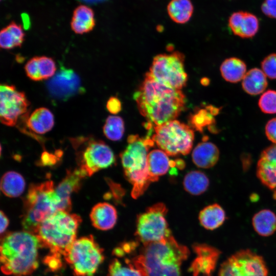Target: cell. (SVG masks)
I'll return each mask as SVG.
<instances>
[{
  "instance_id": "obj_22",
  "label": "cell",
  "mask_w": 276,
  "mask_h": 276,
  "mask_svg": "<svg viewBox=\"0 0 276 276\" xmlns=\"http://www.w3.org/2000/svg\"><path fill=\"white\" fill-rule=\"evenodd\" d=\"M95 25V14L91 8L85 5H80L74 10L71 27L76 34L88 33L93 30Z\"/></svg>"
},
{
  "instance_id": "obj_9",
  "label": "cell",
  "mask_w": 276,
  "mask_h": 276,
  "mask_svg": "<svg viewBox=\"0 0 276 276\" xmlns=\"http://www.w3.org/2000/svg\"><path fill=\"white\" fill-rule=\"evenodd\" d=\"M184 55L178 51L161 54L153 58L149 73L157 81L181 90L188 81Z\"/></svg>"
},
{
  "instance_id": "obj_40",
  "label": "cell",
  "mask_w": 276,
  "mask_h": 276,
  "mask_svg": "<svg viewBox=\"0 0 276 276\" xmlns=\"http://www.w3.org/2000/svg\"><path fill=\"white\" fill-rule=\"evenodd\" d=\"M265 130L267 139L276 144V118L271 119L267 123Z\"/></svg>"
},
{
  "instance_id": "obj_31",
  "label": "cell",
  "mask_w": 276,
  "mask_h": 276,
  "mask_svg": "<svg viewBox=\"0 0 276 276\" xmlns=\"http://www.w3.org/2000/svg\"><path fill=\"white\" fill-rule=\"evenodd\" d=\"M193 9L190 0H172L167 6L170 17L178 24L188 22L192 15Z\"/></svg>"
},
{
  "instance_id": "obj_46",
  "label": "cell",
  "mask_w": 276,
  "mask_h": 276,
  "mask_svg": "<svg viewBox=\"0 0 276 276\" xmlns=\"http://www.w3.org/2000/svg\"><path fill=\"white\" fill-rule=\"evenodd\" d=\"M206 108L214 116L217 115L220 112V108L216 107L213 105H208L206 107Z\"/></svg>"
},
{
  "instance_id": "obj_12",
  "label": "cell",
  "mask_w": 276,
  "mask_h": 276,
  "mask_svg": "<svg viewBox=\"0 0 276 276\" xmlns=\"http://www.w3.org/2000/svg\"><path fill=\"white\" fill-rule=\"evenodd\" d=\"M86 146L78 153L79 168L90 176L113 165L116 158L111 148L102 141L86 138Z\"/></svg>"
},
{
  "instance_id": "obj_25",
  "label": "cell",
  "mask_w": 276,
  "mask_h": 276,
  "mask_svg": "<svg viewBox=\"0 0 276 276\" xmlns=\"http://www.w3.org/2000/svg\"><path fill=\"white\" fill-rule=\"evenodd\" d=\"M252 225L259 236H270L276 232V215L270 210H261L253 216Z\"/></svg>"
},
{
  "instance_id": "obj_7",
  "label": "cell",
  "mask_w": 276,
  "mask_h": 276,
  "mask_svg": "<svg viewBox=\"0 0 276 276\" xmlns=\"http://www.w3.org/2000/svg\"><path fill=\"white\" fill-rule=\"evenodd\" d=\"M152 140L169 156L187 155L191 151L194 139L193 129L176 120L154 127Z\"/></svg>"
},
{
  "instance_id": "obj_1",
  "label": "cell",
  "mask_w": 276,
  "mask_h": 276,
  "mask_svg": "<svg viewBox=\"0 0 276 276\" xmlns=\"http://www.w3.org/2000/svg\"><path fill=\"white\" fill-rule=\"evenodd\" d=\"M133 98L140 113L155 126L175 120L186 105V97L181 90L157 81L149 72Z\"/></svg>"
},
{
  "instance_id": "obj_34",
  "label": "cell",
  "mask_w": 276,
  "mask_h": 276,
  "mask_svg": "<svg viewBox=\"0 0 276 276\" xmlns=\"http://www.w3.org/2000/svg\"><path fill=\"white\" fill-rule=\"evenodd\" d=\"M125 262L126 266L123 265L118 259H113L109 266L108 276H143L128 259H126Z\"/></svg>"
},
{
  "instance_id": "obj_26",
  "label": "cell",
  "mask_w": 276,
  "mask_h": 276,
  "mask_svg": "<svg viewBox=\"0 0 276 276\" xmlns=\"http://www.w3.org/2000/svg\"><path fill=\"white\" fill-rule=\"evenodd\" d=\"M267 85L266 76L262 70L258 68H251L246 72L242 82L243 89L250 95L263 93Z\"/></svg>"
},
{
  "instance_id": "obj_20",
  "label": "cell",
  "mask_w": 276,
  "mask_h": 276,
  "mask_svg": "<svg viewBox=\"0 0 276 276\" xmlns=\"http://www.w3.org/2000/svg\"><path fill=\"white\" fill-rule=\"evenodd\" d=\"M26 114L25 122L31 132L43 134L50 131L54 125V117L47 108L36 109L28 118Z\"/></svg>"
},
{
  "instance_id": "obj_41",
  "label": "cell",
  "mask_w": 276,
  "mask_h": 276,
  "mask_svg": "<svg viewBox=\"0 0 276 276\" xmlns=\"http://www.w3.org/2000/svg\"><path fill=\"white\" fill-rule=\"evenodd\" d=\"M106 108L111 113L116 114L122 109L121 101L116 97H111L106 103Z\"/></svg>"
},
{
  "instance_id": "obj_30",
  "label": "cell",
  "mask_w": 276,
  "mask_h": 276,
  "mask_svg": "<svg viewBox=\"0 0 276 276\" xmlns=\"http://www.w3.org/2000/svg\"><path fill=\"white\" fill-rule=\"evenodd\" d=\"M209 183L207 176L203 172L197 170L188 173L183 181L185 190L194 195H199L203 193L208 189Z\"/></svg>"
},
{
  "instance_id": "obj_14",
  "label": "cell",
  "mask_w": 276,
  "mask_h": 276,
  "mask_svg": "<svg viewBox=\"0 0 276 276\" xmlns=\"http://www.w3.org/2000/svg\"><path fill=\"white\" fill-rule=\"evenodd\" d=\"M50 94L56 99L66 100L82 89L79 76L71 68L61 67L47 82Z\"/></svg>"
},
{
  "instance_id": "obj_36",
  "label": "cell",
  "mask_w": 276,
  "mask_h": 276,
  "mask_svg": "<svg viewBox=\"0 0 276 276\" xmlns=\"http://www.w3.org/2000/svg\"><path fill=\"white\" fill-rule=\"evenodd\" d=\"M38 65L42 80L51 78L55 75L56 65L52 58L44 56H38Z\"/></svg>"
},
{
  "instance_id": "obj_33",
  "label": "cell",
  "mask_w": 276,
  "mask_h": 276,
  "mask_svg": "<svg viewBox=\"0 0 276 276\" xmlns=\"http://www.w3.org/2000/svg\"><path fill=\"white\" fill-rule=\"evenodd\" d=\"M105 136L112 141L120 140L123 137L125 126L123 119L117 116H109L106 120L103 127Z\"/></svg>"
},
{
  "instance_id": "obj_17",
  "label": "cell",
  "mask_w": 276,
  "mask_h": 276,
  "mask_svg": "<svg viewBox=\"0 0 276 276\" xmlns=\"http://www.w3.org/2000/svg\"><path fill=\"white\" fill-rule=\"evenodd\" d=\"M257 175L263 185L276 191V144L267 147L261 153L257 163Z\"/></svg>"
},
{
  "instance_id": "obj_6",
  "label": "cell",
  "mask_w": 276,
  "mask_h": 276,
  "mask_svg": "<svg viewBox=\"0 0 276 276\" xmlns=\"http://www.w3.org/2000/svg\"><path fill=\"white\" fill-rule=\"evenodd\" d=\"M24 203L21 219L24 231L35 234L41 223L59 211L61 200L54 182L48 180L31 184Z\"/></svg>"
},
{
  "instance_id": "obj_4",
  "label": "cell",
  "mask_w": 276,
  "mask_h": 276,
  "mask_svg": "<svg viewBox=\"0 0 276 276\" xmlns=\"http://www.w3.org/2000/svg\"><path fill=\"white\" fill-rule=\"evenodd\" d=\"M81 221L78 215L57 211L41 223L35 235L41 247L48 248L51 254L63 256L76 240Z\"/></svg>"
},
{
  "instance_id": "obj_21",
  "label": "cell",
  "mask_w": 276,
  "mask_h": 276,
  "mask_svg": "<svg viewBox=\"0 0 276 276\" xmlns=\"http://www.w3.org/2000/svg\"><path fill=\"white\" fill-rule=\"evenodd\" d=\"M192 157L193 163L198 167L210 168L218 161L219 150L214 144L203 141L194 148Z\"/></svg>"
},
{
  "instance_id": "obj_29",
  "label": "cell",
  "mask_w": 276,
  "mask_h": 276,
  "mask_svg": "<svg viewBox=\"0 0 276 276\" xmlns=\"http://www.w3.org/2000/svg\"><path fill=\"white\" fill-rule=\"evenodd\" d=\"M24 177L15 171L5 173L1 181V189L4 195L9 197H16L20 195L25 188Z\"/></svg>"
},
{
  "instance_id": "obj_2",
  "label": "cell",
  "mask_w": 276,
  "mask_h": 276,
  "mask_svg": "<svg viewBox=\"0 0 276 276\" xmlns=\"http://www.w3.org/2000/svg\"><path fill=\"white\" fill-rule=\"evenodd\" d=\"M190 254L172 235L155 242L143 244L130 263L143 276H181V266Z\"/></svg>"
},
{
  "instance_id": "obj_3",
  "label": "cell",
  "mask_w": 276,
  "mask_h": 276,
  "mask_svg": "<svg viewBox=\"0 0 276 276\" xmlns=\"http://www.w3.org/2000/svg\"><path fill=\"white\" fill-rule=\"evenodd\" d=\"M40 242L37 236L23 231L5 234L0 247L1 270L6 275L30 274L38 266Z\"/></svg>"
},
{
  "instance_id": "obj_27",
  "label": "cell",
  "mask_w": 276,
  "mask_h": 276,
  "mask_svg": "<svg viewBox=\"0 0 276 276\" xmlns=\"http://www.w3.org/2000/svg\"><path fill=\"white\" fill-rule=\"evenodd\" d=\"M25 34L20 25L11 22L0 32V46L3 49L10 50L20 47L24 41Z\"/></svg>"
},
{
  "instance_id": "obj_19",
  "label": "cell",
  "mask_w": 276,
  "mask_h": 276,
  "mask_svg": "<svg viewBox=\"0 0 276 276\" xmlns=\"http://www.w3.org/2000/svg\"><path fill=\"white\" fill-rule=\"evenodd\" d=\"M90 218L95 228L107 231L115 225L117 220V212L112 205L107 202H100L92 208Z\"/></svg>"
},
{
  "instance_id": "obj_23",
  "label": "cell",
  "mask_w": 276,
  "mask_h": 276,
  "mask_svg": "<svg viewBox=\"0 0 276 276\" xmlns=\"http://www.w3.org/2000/svg\"><path fill=\"white\" fill-rule=\"evenodd\" d=\"M175 162L170 160L168 155L160 149H154L148 153L147 166L152 182L157 181L159 176L166 174Z\"/></svg>"
},
{
  "instance_id": "obj_15",
  "label": "cell",
  "mask_w": 276,
  "mask_h": 276,
  "mask_svg": "<svg viewBox=\"0 0 276 276\" xmlns=\"http://www.w3.org/2000/svg\"><path fill=\"white\" fill-rule=\"evenodd\" d=\"M193 249L196 257L189 268L192 276H212L220 251L205 243H195L193 245Z\"/></svg>"
},
{
  "instance_id": "obj_38",
  "label": "cell",
  "mask_w": 276,
  "mask_h": 276,
  "mask_svg": "<svg viewBox=\"0 0 276 276\" xmlns=\"http://www.w3.org/2000/svg\"><path fill=\"white\" fill-rule=\"evenodd\" d=\"M25 70L30 79L35 81L42 80L39 68L38 56H35L28 61L25 66Z\"/></svg>"
},
{
  "instance_id": "obj_35",
  "label": "cell",
  "mask_w": 276,
  "mask_h": 276,
  "mask_svg": "<svg viewBox=\"0 0 276 276\" xmlns=\"http://www.w3.org/2000/svg\"><path fill=\"white\" fill-rule=\"evenodd\" d=\"M258 105L265 113H276V91L269 89L264 92L259 100Z\"/></svg>"
},
{
  "instance_id": "obj_42",
  "label": "cell",
  "mask_w": 276,
  "mask_h": 276,
  "mask_svg": "<svg viewBox=\"0 0 276 276\" xmlns=\"http://www.w3.org/2000/svg\"><path fill=\"white\" fill-rule=\"evenodd\" d=\"M45 263L52 270H56L61 265L60 256L50 254L45 258Z\"/></svg>"
},
{
  "instance_id": "obj_32",
  "label": "cell",
  "mask_w": 276,
  "mask_h": 276,
  "mask_svg": "<svg viewBox=\"0 0 276 276\" xmlns=\"http://www.w3.org/2000/svg\"><path fill=\"white\" fill-rule=\"evenodd\" d=\"M190 123L192 127L201 133L203 129L208 127L212 133H217L214 116L205 107L198 110L190 117Z\"/></svg>"
},
{
  "instance_id": "obj_13",
  "label": "cell",
  "mask_w": 276,
  "mask_h": 276,
  "mask_svg": "<svg viewBox=\"0 0 276 276\" xmlns=\"http://www.w3.org/2000/svg\"><path fill=\"white\" fill-rule=\"evenodd\" d=\"M0 104L1 121L8 126H15L20 117L28 112L30 105L24 92L6 83L1 84Z\"/></svg>"
},
{
  "instance_id": "obj_16",
  "label": "cell",
  "mask_w": 276,
  "mask_h": 276,
  "mask_svg": "<svg viewBox=\"0 0 276 276\" xmlns=\"http://www.w3.org/2000/svg\"><path fill=\"white\" fill-rule=\"evenodd\" d=\"M87 176L86 173L79 167L67 171L65 177L55 188L56 193L61 200L59 211L70 212L71 195L80 190L83 180Z\"/></svg>"
},
{
  "instance_id": "obj_37",
  "label": "cell",
  "mask_w": 276,
  "mask_h": 276,
  "mask_svg": "<svg viewBox=\"0 0 276 276\" xmlns=\"http://www.w3.org/2000/svg\"><path fill=\"white\" fill-rule=\"evenodd\" d=\"M262 70L266 77L276 79V53L266 56L261 62Z\"/></svg>"
},
{
  "instance_id": "obj_28",
  "label": "cell",
  "mask_w": 276,
  "mask_h": 276,
  "mask_svg": "<svg viewBox=\"0 0 276 276\" xmlns=\"http://www.w3.org/2000/svg\"><path fill=\"white\" fill-rule=\"evenodd\" d=\"M220 70L225 80L231 83H237L242 80L246 73V65L239 58L231 57L223 61Z\"/></svg>"
},
{
  "instance_id": "obj_10",
  "label": "cell",
  "mask_w": 276,
  "mask_h": 276,
  "mask_svg": "<svg viewBox=\"0 0 276 276\" xmlns=\"http://www.w3.org/2000/svg\"><path fill=\"white\" fill-rule=\"evenodd\" d=\"M167 211L164 203H157L137 216L135 235L138 242H157L172 235L165 218Z\"/></svg>"
},
{
  "instance_id": "obj_44",
  "label": "cell",
  "mask_w": 276,
  "mask_h": 276,
  "mask_svg": "<svg viewBox=\"0 0 276 276\" xmlns=\"http://www.w3.org/2000/svg\"><path fill=\"white\" fill-rule=\"evenodd\" d=\"M108 182L112 195L116 198V200L117 201L121 200L122 196L124 195L123 189L118 184L114 183L111 180Z\"/></svg>"
},
{
  "instance_id": "obj_47",
  "label": "cell",
  "mask_w": 276,
  "mask_h": 276,
  "mask_svg": "<svg viewBox=\"0 0 276 276\" xmlns=\"http://www.w3.org/2000/svg\"><path fill=\"white\" fill-rule=\"evenodd\" d=\"M201 83L204 86L208 85L210 83V80L207 78H203L201 80Z\"/></svg>"
},
{
  "instance_id": "obj_18",
  "label": "cell",
  "mask_w": 276,
  "mask_h": 276,
  "mask_svg": "<svg viewBox=\"0 0 276 276\" xmlns=\"http://www.w3.org/2000/svg\"><path fill=\"white\" fill-rule=\"evenodd\" d=\"M228 25L233 33L242 38H251L257 33L259 23L254 14L243 11L233 13L228 20Z\"/></svg>"
},
{
  "instance_id": "obj_24",
  "label": "cell",
  "mask_w": 276,
  "mask_h": 276,
  "mask_svg": "<svg viewBox=\"0 0 276 276\" xmlns=\"http://www.w3.org/2000/svg\"><path fill=\"white\" fill-rule=\"evenodd\" d=\"M200 224L208 230H214L220 227L226 219L223 209L218 204L209 205L199 213Z\"/></svg>"
},
{
  "instance_id": "obj_45",
  "label": "cell",
  "mask_w": 276,
  "mask_h": 276,
  "mask_svg": "<svg viewBox=\"0 0 276 276\" xmlns=\"http://www.w3.org/2000/svg\"><path fill=\"white\" fill-rule=\"evenodd\" d=\"M1 233H4L9 225V220L5 213L1 211Z\"/></svg>"
},
{
  "instance_id": "obj_5",
  "label": "cell",
  "mask_w": 276,
  "mask_h": 276,
  "mask_svg": "<svg viewBox=\"0 0 276 276\" xmlns=\"http://www.w3.org/2000/svg\"><path fill=\"white\" fill-rule=\"evenodd\" d=\"M127 143L120 158L125 175L133 186L131 196L136 199L152 182L148 169L147 156L154 142L150 135L144 138L138 135H130L127 138Z\"/></svg>"
},
{
  "instance_id": "obj_8",
  "label": "cell",
  "mask_w": 276,
  "mask_h": 276,
  "mask_svg": "<svg viewBox=\"0 0 276 276\" xmlns=\"http://www.w3.org/2000/svg\"><path fill=\"white\" fill-rule=\"evenodd\" d=\"M63 257L76 276H93L104 259L103 249L91 235L76 239Z\"/></svg>"
},
{
  "instance_id": "obj_11",
  "label": "cell",
  "mask_w": 276,
  "mask_h": 276,
  "mask_svg": "<svg viewBox=\"0 0 276 276\" xmlns=\"http://www.w3.org/2000/svg\"><path fill=\"white\" fill-rule=\"evenodd\" d=\"M218 276H268V269L262 256L244 249L234 253L222 263Z\"/></svg>"
},
{
  "instance_id": "obj_43",
  "label": "cell",
  "mask_w": 276,
  "mask_h": 276,
  "mask_svg": "<svg viewBox=\"0 0 276 276\" xmlns=\"http://www.w3.org/2000/svg\"><path fill=\"white\" fill-rule=\"evenodd\" d=\"M57 156L53 154L44 152L41 156L40 164L43 166L54 165L57 162Z\"/></svg>"
},
{
  "instance_id": "obj_39",
  "label": "cell",
  "mask_w": 276,
  "mask_h": 276,
  "mask_svg": "<svg viewBox=\"0 0 276 276\" xmlns=\"http://www.w3.org/2000/svg\"><path fill=\"white\" fill-rule=\"evenodd\" d=\"M261 9L266 16L276 19V0H265L262 4Z\"/></svg>"
}]
</instances>
